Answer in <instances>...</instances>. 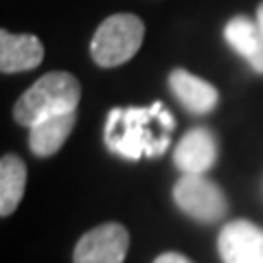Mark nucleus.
<instances>
[{
  "instance_id": "nucleus-11",
  "label": "nucleus",
  "mask_w": 263,
  "mask_h": 263,
  "mask_svg": "<svg viewBox=\"0 0 263 263\" xmlns=\"http://www.w3.org/2000/svg\"><path fill=\"white\" fill-rule=\"evenodd\" d=\"M77 123V112L68 114H57V117H48L37 121L35 125L29 127V147L31 152L40 156V158H48L62 149L66 138L70 136L72 127Z\"/></svg>"
},
{
  "instance_id": "nucleus-4",
  "label": "nucleus",
  "mask_w": 263,
  "mask_h": 263,
  "mask_svg": "<svg viewBox=\"0 0 263 263\" xmlns=\"http://www.w3.org/2000/svg\"><path fill=\"white\" fill-rule=\"evenodd\" d=\"M174 200L189 217L197 221H217L228 209L221 189L204 176H182L174 186Z\"/></svg>"
},
{
  "instance_id": "nucleus-14",
  "label": "nucleus",
  "mask_w": 263,
  "mask_h": 263,
  "mask_svg": "<svg viewBox=\"0 0 263 263\" xmlns=\"http://www.w3.org/2000/svg\"><path fill=\"white\" fill-rule=\"evenodd\" d=\"M254 20H257V24H259V29H261V33H263V3L257 7V18H254Z\"/></svg>"
},
{
  "instance_id": "nucleus-5",
  "label": "nucleus",
  "mask_w": 263,
  "mask_h": 263,
  "mask_svg": "<svg viewBox=\"0 0 263 263\" xmlns=\"http://www.w3.org/2000/svg\"><path fill=\"white\" fill-rule=\"evenodd\" d=\"M129 235L121 224H103L81 237L75 246V263H123Z\"/></svg>"
},
{
  "instance_id": "nucleus-12",
  "label": "nucleus",
  "mask_w": 263,
  "mask_h": 263,
  "mask_svg": "<svg viewBox=\"0 0 263 263\" xmlns=\"http://www.w3.org/2000/svg\"><path fill=\"white\" fill-rule=\"evenodd\" d=\"M27 186V167L20 156L7 154L0 160V215L9 217L18 209Z\"/></svg>"
},
{
  "instance_id": "nucleus-9",
  "label": "nucleus",
  "mask_w": 263,
  "mask_h": 263,
  "mask_svg": "<svg viewBox=\"0 0 263 263\" xmlns=\"http://www.w3.org/2000/svg\"><path fill=\"white\" fill-rule=\"evenodd\" d=\"M169 88L176 95L178 101L193 114H206L219 103V92L215 90V86L191 75L184 68L171 70Z\"/></svg>"
},
{
  "instance_id": "nucleus-7",
  "label": "nucleus",
  "mask_w": 263,
  "mask_h": 263,
  "mask_svg": "<svg viewBox=\"0 0 263 263\" xmlns=\"http://www.w3.org/2000/svg\"><path fill=\"white\" fill-rule=\"evenodd\" d=\"M176 167L184 176H204L217 160L215 136L206 127H193L180 138L174 152Z\"/></svg>"
},
{
  "instance_id": "nucleus-2",
  "label": "nucleus",
  "mask_w": 263,
  "mask_h": 263,
  "mask_svg": "<svg viewBox=\"0 0 263 263\" xmlns=\"http://www.w3.org/2000/svg\"><path fill=\"white\" fill-rule=\"evenodd\" d=\"M79 99H81V86L75 75L62 70L46 72L15 101L13 119L20 125L31 127L42 119L77 112Z\"/></svg>"
},
{
  "instance_id": "nucleus-6",
  "label": "nucleus",
  "mask_w": 263,
  "mask_h": 263,
  "mask_svg": "<svg viewBox=\"0 0 263 263\" xmlns=\"http://www.w3.org/2000/svg\"><path fill=\"white\" fill-rule=\"evenodd\" d=\"M224 263H263V228L246 219L230 221L217 239Z\"/></svg>"
},
{
  "instance_id": "nucleus-3",
  "label": "nucleus",
  "mask_w": 263,
  "mask_h": 263,
  "mask_svg": "<svg viewBox=\"0 0 263 263\" xmlns=\"http://www.w3.org/2000/svg\"><path fill=\"white\" fill-rule=\"evenodd\" d=\"M145 37V24L134 13L108 15L92 35L90 55L101 68H114L138 53Z\"/></svg>"
},
{
  "instance_id": "nucleus-1",
  "label": "nucleus",
  "mask_w": 263,
  "mask_h": 263,
  "mask_svg": "<svg viewBox=\"0 0 263 263\" xmlns=\"http://www.w3.org/2000/svg\"><path fill=\"white\" fill-rule=\"evenodd\" d=\"M174 127V117L160 101L149 108H114L105 123V145L127 160H141L143 156L156 158L167 152Z\"/></svg>"
},
{
  "instance_id": "nucleus-13",
  "label": "nucleus",
  "mask_w": 263,
  "mask_h": 263,
  "mask_svg": "<svg viewBox=\"0 0 263 263\" xmlns=\"http://www.w3.org/2000/svg\"><path fill=\"white\" fill-rule=\"evenodd\" d=\"M154 263H191V261H189L186 257H182V254H178V252H164Z\"/></svg>"
},
{
  "instance_id": "nucleus-10",
  "label": "nucleus",
  "mask_w": 263,
  "mask_h": 263,
  "mask_svg": "<svg viewBox=\"0 0 263 263\" xmlns=\"http://www.w3.org/2000/svg\"><path fill=\"white\" fill-rule=\"evenodd\" d=\"M226 42L233 46L235 53H239L250 64L254 72L263 75V33L257 20L248 15H235L224 29Z\"/></svg>"
},
{
  "instance_id": "nucleus-8",
  "label": "nucleus",
  "mask_w": 263,
  "mask_h": 263,
  "mask_svg": "<svg viewBox=\"0 0 263 263\" xmlns=\"http://www.w3.org/2000/svg\"><path fill=\"white\" fill-rule=\"evenodd\" d=\"M44 60V46L42 42L31 35V33H22L15 35L9 31H0V70L5 75L11 72H24L37 68Z\"/></svg>"
}]
</instances>
